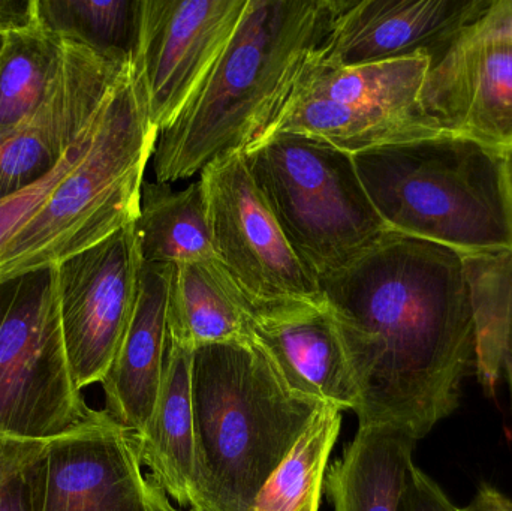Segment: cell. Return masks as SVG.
Wrapping results in <instances>:
<instances>
[{
  "label": "cell",
  "mask_w": 512,
  "mask_h": 511,
  "mask_svg": "<svg viewBox=\"0 0 512 511\" xmlns=\"http://www.w3.org/2000/svg\"><path fill=\"white\" fill-rule=\"evenodd\" d=\"M141 0H36L38 24L68 44L108 59L132 62L137 47Z\"/></svg>",
  "instance_id": "cb8c5ba5"
},
{
  "label": "cell",
  "mask_w": 512,
  "mask_h": 511,
  "mask_svg": "<svg viewBox=\"0 0 512 511\" xmlns=\"http://www.w3.org/2000/svg\"><path fill=\"white\" fill-rule=\"evenodd\" d=\"M417 443L399 429L358 428L328 465L324 489L334 511H396Z\"/></svg>",
  "instance_id": "ffe728a7"
},
{
  "label": "cell",
  "mask_w": 512,
  "mask_h": 511,
  "mask_svg": "<svg viewBox=\"0 0 512 511\" xmlns=\"http://www.w3.org/2000/svg\"><path fill=\"white\" fill-rule=\"evenodd\" d=\"M194 350L168 336L164 378L155 410L140 435H134L149 477L182 509L195 501L197 456L192 413Z\"/></svg>",
  "instance_id": "ac0fdd59"
},
{
  "label": "cell",
  "mask_w": 512,
  "mask_h": 511,
  "mask_svg": "<svg viewBox=\"0 0 512 511\" xmlns=\"http://www.w3.org/2000/svg\"><path fill=\"white\" fill-rule=\"evenodd\" d=\"M173 267L141 263L134 315L101 381L104 410L132 435L146 429L164 378Z\"/></svg>",
  "instance_id": "e0dca14e"
},
{
  "label": "cell",
  "mask_w": 512,
  "mask_h": 511,
  "mask_svg": "<svg viewBox=\"0 0 512 511\" xmlns=\"http://www.w3.org/2000/svg\"><path fill=\"white\" fill-rule=\"evenodd\" d=\"M141 258L134 222L56 264L63 344L75 386L101 383L134 315Z\"/></svg>",
  "instance_id": "30bf717a"
},
{
  "label": "cell",
  "mask_w": 512,
  "mask_h": 511,
  "mask_svg": "<svg viewBox=\"0 0 512 511\" xmlns=\"http://www.w3.org/2000/svg\"><path fill=\"white\" fill-rule=\"evenodd\" d=\"M254 308L218 258L173 267L168 336L197 350L254 341Z\"/></svg>",
  "instance_id": "d6986e66"
},
{
  "label": "cell",
  "mask_w": 512,
  "mask_h": 511,
  "mask_svg": "<svg viewBox=\"0 0 512 511\" xmlns=\"http://www.w3.org/2000/svg\"><path fill=\"white\" fill-rule=\"evenodd\" d=\"M334 11L336 0H248L221 56L158 135L156 180L188 179L261 140L327 36Z\"/></svg>",
  "instance_id": "7a4b0ae2"
},
{
  "label": "cell",
  "mask_w": 512,
  "mask_h": 511,
  "mask_svg": "<svg viewBox=\"0 0 512 511\" xmlns=\"http://www.w3.org/2000/svg\"><path fill=\"white\" fill-rule=\"evenodd\" d=\"M87 411L63 344L56 264L0 276V437L50 441Z\"/></svg>",
  "instance_id": "52a82bcc"
},
{
  "label": "cell",
  "mask_w": 512,
  "mask_h": 511,
  "mask_svg": "<svg viewBox=\"0 0 512 511\" xmlns=\"http://www.w3.org/2000/svg\"><path fill=\"white\" fill-rule=\"evenodd\" d=\"M216 258L254 312L289 303H324L315 273L286 237L243 152L201 171Z\"/></svg>",
  "instance_id": "9c48e42d"
},
{
  "label": "cell",
  "mask_w": 512,
  "mask_h": 511,
  "mask_svg": "<svg viewBox=\"0 0 512 511\" xmlns=\"http://www.w3.org/2000/svg\"><path fill=\"white\" fill-rule=\"evenodd\" d=\"M457 511H512V500L495 486L483 483L472 500L465 507H457Z\"/></svg>",
  "instance_id": "f1b7e54d"
},
{
  "label": "cell",
  "mask_w": 512,
  "mask_h": 511,
  "mask_svg": "<svg viewBox=\"0 0 512 511\" xmlns=\"http://www.w3.org/2000/svg\"><path fill=\"white\" fill-rule=\"evenodd\" d=\"M6 38L5 36H0V54H2L3 48H5Z\"/></svg>",
  "instance_id": "1f68e13d"
},
{
  "label": "cell",
  "mask_w": 512,
  "mask_h": 511,
  "mask_svg": "<svg viewBox=\"0 0 512 511\" xmlns=\"http://www.w3.org/2000/svg\"><path fill=\"white\" fill-rule=\"evenodd\" d=\"M358 390V428L423 440L456 413L475 368L465 255L388 230L319 278Z\"/></svg>",
  "instance_id": "6da1fadb"
},
{
  "label": "cell",
  "mask_w": 512,
  "mask_h": 511,
  "mask_svg": "<svg viewBox=\"0 0 512 511\" xmlns=\"http://www.w3.org/2000/svg\"><path fill=\"white\" fill-rule=\"evenodd\" d=\"M47 441L0 437V511H39Z\"/></svg>",
  "instance_id": "d4e9b609"
},
{
  "label": "cell",
  "mask_w": 512,
  "mask_h": 511,
  "mask_svg": "<svg viewBox=\"0 0 512 511\" xmlns=\"http://www.w3.org/2000/svg\"><path fill=\"white\" fill-rule=\"evenodd\" d=\"M396 511H457V506L432 477L412 464Z\"/></svg>",
  "instance_id": "484cf974"
},
{
  "label": "cell",
  "mask_w": 512,
  "mask_h": 511,
  "mask_svg": "<svg viewBox=\"0 0 512 511\" xmlns=\"http://www.w3.org/2000/svg\"><path fill=\"white\" fill-rule=\"evenodd\" d=\"M156 140L131 62L102 107L86 153L3 246L0 276L57 264L132 224Z\"/></svg>",
  "instance_id": "5b68a950"
},
{
  "label": "cell",
  "mask_w": 512,
  "mask_h": 511,
  "mask_svg": "<svg viewBox=\"0 0 512 511\" xmlns=\"http://www.w3.org/2000/svg\"><path fill=\"white\" fill-rule=\"evenodd\" d=\"M36 0H0V36L38 29Z\"/></svg>",
  "instance_id": "83f0119b"
},
{
  "label": "cell",
  "mask_w": 512,
  "mask_h": 511,
  "mask_svg": "<svg viewBox=\"0 0 512 511\" xmlns=\"http://www.w3.org/2000/svg\"><path fill=\"white\" fill-rule=\"evenodd\" d=\"M65 44L62 68L47 98L0 146V200L35 185L59 167L131 65L81 45Z\"/></svg>",
  "instance_id": "5bb4252c"
},
{
  "label": "cell",
  "mask_w": 512,
  "mask_h": 511,
  "mask_svg": "<svg viewBox=\"0 0 512 511\" xmlns=\"http://www.w3.org/2000/svg\"><path fill=\"white\" fill-rule=\"evenodd\" d=\"M248 0H141L132 72L144 113L161 134L191 101Z\"/></svg>",
  "instance_id": "8fae6325"
},
{
  "label": "cell",
  "mask_w": 512,
  "mask_h": 511,
  "mask_svg": "<svg viewBox=\"0 0 512 511\" xmlns=\"http://www.w3.org/2000/svg\"><path fill=\"white\" fill-rule=\"evenodd\" d=\"M508 287H510V317H508L507 347L504 354V374L510 386L512 401V254L507 255Z\"/></svg>",
  "instance_id": "f546056e"
},
{
  "label": "cell",
  "mask_w": 512,
  "mask_h": 511,
  "mask_svg": "<svg viewBox=\"0 0 512 511\" xmlns=\"http://www.w3.org/2000/svg\"><path fill=\"white\" fill-rule=\"evenodd\" d=\"M505 153H507L508 171H510V179L512 186V146L508 147V149L505 150Z\"/></svg>",
  "instance_id": "4dcf8cb0"
},
{
  "label": "cell",
  "mask_w": 512,
  "mask_h": 511,
  "mask_svg": "<svg viewBox=\"0 0 512 511\" xmlns=\"http://www.w3.org/2000/svg\"><path fill=\"white\" fill-rule=\"evenodd\" d=\"M191 386L197 479L189 511H252L325 404L292 392L255 339L197 348Z\"/></svg>",
  "instance_id": "3957f363"
},
{
  "label": "cell",
  "mask_w": 512,
  "mask_h": 511,
  "mask_svg": "<svg viewBox=\"0 0 512 511\" xmlns=\"http://www.w3.org/2000/svg\"><path fill=\"white\" fill-rule=\"evenodd\" d=\"M421 104L444 131L512 146V42L451 47L430 63Z\"/></svg>",
  "instance_id": "9a60e30c"
},
{
  "label": "cell",
  "mask_w": 512,
  "mask_h": 511,
  "mask_svg": "<svg viewBox=\"0 0 512 511\" xmlns=\"http://www.w3.org/2000/svg\"><path fill=\"white\" fill-rule=\"evenodd\" d=\"M481 41L512 42V0H490L483 15L463 30L453 47Z\"/></svg>",
  "instance_id": "4316f807"
},
{
  "label": "cell",
  "mask_w": 512,
  "mask_h": 511,
  "mask_svg": "<svg viewBox=\"0 0 512 511\" xmlns=\"http://www.w3.org/2000/svg\"><path fill=\"white\" fill-rule=\"evenodd\" d=\"M252 332L292 392L340 411H355L354 375L324 303L259 309L254 312Z\"/></svg>",
  "instance_id": "2e32d148"
},
{
  "label": "cell",
  "mask_w": 512,
  "mask_h": 511,
  "mask_svg": "<svg viewBox=\"0 0 512 511\" xmlns=\"http://www.w3.org/2000/svg\"><path fill=\"white\" fill-rule=\"evenodd\" d=\"M243 155L271 212L318 281L387 233L354 158L327 141L277 132Z\"/></svg>",
  "instance_id": "8992f818"
},
{
  "label": "cell",
  "mask_w": 512,
  "mask_h": 511,
  "mask_svg": "<svg viewBox=\"0 0 512 511\" xmlns=\"http://www.w3.org/2000/svg\"><path fill=\"white\" fill-rule=\"evenodd\" d=\"M385 227L465 257L512 254L507 153L439 131L352 155Z\"/></svg>",
  "instance_id": "277c9868"
},
{
  "label": "cell",
  "mask_w": 512,
  "mask_h": 511,
  "mask_svg": "<svg viewBox=\"0 0 512 511\" xmlns=\"http://www.w3.org/2000/svg\"><path fill=\"white\" fill-rule=\"evenodd\" d=\"M342 411L322 405L256 497L252 511H319Z\"/></svg>",
  "instance_id": "603a6c76"
},
{
  "label": "cell",
  "mask_w": 512,
  "mask_h": 511,
  "mask_svg": "<svg viewBox=\"0 0 512 511\" xmlns=\"http://www.w3.org/2000/svg\"><path fill=\"white\" fill-rule=\"evenodd\" d=\"M39 511H179L144 474L137 440L105 410L89 408L47 441Z\"/></svg>",
  "instance_id": "7c38bea8"
},
{
  "label": "cell",
  "mask_w": 512,
  "mask_h": 511,
  "mask_svg": "<svg viewBox=\"0 0 512 511\" xmlns=\"http://www.w3.org/2000/svg\"><path fill=\"white\" fill-rule=\"evenodd\" d=\"M134 228L141 263L180 266L216 258L201 180L182 191L170 183L143 185Z\"/></svg>",
  "instance_id": "44dd1931"
},
{
  "label": "cell",
  "mask_w": 512,
  "mask_h": 511,
  "mask_svg": "<svg viewBox=\"0 0 512 511\" xmlns=\"http://www.w3.org/2000/svg\"><path fill=\"white\" fill-rule=\"evenodd\" d=\"M65 50V42L41 27L6 38L0 54V146L41 107Z\"/></svg>",
  "instance_id": "7402d4cb"
},
{
  "label": "cell",
  "mask_w": 512,
  "mask_h": 511,
  "mask_svg": "<svg viewBox=\"0 0 512 511\" xmlns=\"http://www.w3.org/2000/svg\"><path fill=\"white\" fill-rule=\"evenodd\" d=\"M430 63L427 54H415L375 65L333 68L312 56L262 138L294 132L357 155L444 131L421 104Z\"/></svg>",
  "instance_id": "ba28073f"
},
{
  "label": "cell",
  "mask_w": 512,
  "mask_h": 511,
  "mask_svg": "<svg viewBox=\"0 0 512 511\" xmlns=\"http://www.w3.org/2000/svg\"><path fill=\"white\" fill-rule=\"evenodd\" d=\"M490 0H336L330 29L313 57L355 68L427 54L444 56Z\"/></svg>",
  "instance_id": "4fadbf2b"
}]
</instances>
